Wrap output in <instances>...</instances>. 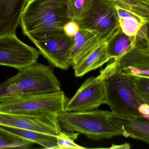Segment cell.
Masks as SVG:
<instances>
[{"instance_id": "1", "label": "cell", "mask_w": 149, "mask_h": 149, "mask_svg": "<svg viewBox=\"0 0 149 149\" xmlns=\"http://www.w3.org/2000/svg\"><path fill=\"white\" fill-rule=\"evenodd\" d=\"M70 20L67 14V0H28L20 25L32 41L63 31Z\"/></svg>"}, {"instance_id": "2", "label": "cell", "mask_w": 149, "mask_h": 149, "mask_svg": "<svg viewBox=\"0 0 149 149\" xmlns=\"http://www.w3.org/2000/svg\"><path fill=\"white\" fill-rule=\"evenodd\" d=\"M111 59L100 74L105 82L106 104L111 111L131 116H141L138 108L144 102L137 93L130 76L121 71L118 68L116 61Z\"/></svg>"}, {"instance_id": "3", "label": "cell", "mask_w": 149, "mask_h": 149, "mask_svg": "<svg viewBox=\"0 0 149 149\" xmlns=\"http://www.w3.org/2000/svg\"><path fill=\"white\" fill-rule=\"evenodd\" d=\"M61 83L51 67L36 63L0 84V98L61 90Z\"/></svg>"}, {"instance_id": "4", "label": "cell", "mask_w": 149, "mask_h": 149, "mask_svg": "<svg viewBox=\"0 0 149 149\" xmlns=\"http://www.w3.org/2000/svg\"><path fill=\"white\" fill-rule=\"evenodd\" d=\"M68 99L62 91L0 98V111L57 117L65 111Z\"/></svg>"}, {"instance_id": "5", "label": "cell", "mask_w": 149, "mask_h": 149, "mask_svg": "<svg viewBox=\"0 0 149 149\" xmlns=\"http://www.w3.org/2000/svg\"><path fill=\"white\" fill-rule=\"evenodd\" d=\"M109 111H64L57 116L62 131L83 134L89 139L98 140L121 136L118 130L108 118Z\"/></svg>"}, {"instance_id": "6", "label": "cell", "mask_w": 149, "mask_h": 149, "mask_svg": "<svg viewBox=\"0 0 149 149\" xmlns=\"http://www.w3.org/2000/svg\"><path fill=\"white\" fill-rule=\"evenodd\" d=\"M77 22L80 29L95 31L106 42L121 29L116 10L109 0H94L83 18Z\"/></svg>"}, {"instance_id": "7", "label": "cell", "mask_w": 149, "mask_h": 149, "mask_svg": "<svg viewBox=\"0 0 149 149\" xmlns=\"http://www.w3.org/2000/svg\"><path fill=\"white\" fill-rule=\"evenodd\" d=\"M32 42L52 66L62 70L71 66L74 37L68 36L63 31H58Z\"/></svg>"}, {"instance_id": "8", "label": "cell", "mask_w": 149, "mask_h": 149, "mask_svg": "<svg viewBox=\"0 0 149 149\" xmlns=\"http://www.w3.org/2000/svg\"><path fill=\"white\" fill-rule=\"evenodd\" d=\"M39 50L22 42L15 34L0 36V65L18 70L37 62Z\"/></svg>"}, {"instance_id": "9", "label": "cell", "mask_w": 149, "mask_h": 149, "mask_svg": "<svg viewBox=\"0 0 149 149\" xmlns=\"http://www.w3.org/2000/svg\"><path fill=\"white\" fill-rule=\"evenodd\" d=\"M107 103L106 87L101 75L91 76L81 85L75 94L67 101L66 111H84L97 109Z\"/></svg>"}, {"instance_id": "10", "label": "cell", "mask_w": 149, "mask_h": 149, "mask_svg": "<svg viewBox=\"0 0 149 149\" xmlns=\"http://www.w3.org/2000/svg\"><path fill=\"white\" fill-rule=\"evenodd\" d=\"M57 117L0 111V125L56 136L62 131Z\"/></svg>"}, {"instance_id": "11", "label": "cell", "mask_w": 149, "mask_h": 149, "mask_svg": "<svg viewBox=\"0 0 149 149\" xmlns=\"http://www.w3.org/2000/svg\"><path fill=\"white\" fill-rule=\"evenodd\" d=\"M116 61L118 69L128 75L149 77V39L138 42L134 47Z\"/></svg>"}, {"instance_id": "12", "label": "cell", "mask_w": 149, "mask_h": 149, "mask_svg": "<svg viewBox=\"0 0 149 149\" xmlns=\"http://www.w3.org/2000/svg\"><path fill=\"white\" fill-rule=\"evenodd\" d=\"M108 118L122 136L149 143V119L142 116H131L112 111H109Z\"/></svg>"}, {"instance_id": "13", "label": "cell", "mask_w": 149, "mask_h": 149, "mask_svg": "<svg viewBox=\"0 0 149 149\" xmlns=\"http://www.w3.org/2000/svg\"><path fill=\"white\" fill-rule=\"evenodd\" d=\"M28 0H0V36L15 34Z\"/></svg>"}, {"instance_id": "14", "label": "cell", "mask_w": 149, "mask_h": 149, "mask_svg": "<svg viewBox=\"0 0 149 149\" xmlns=\"http://www.w3.org/2000/svg\"><path fill=\"white\" fill-rule=\"evenodd\" d=\"M74 43L70 57L71 66L82 61L106 42L96 32L80 29L75 35Z\"/></svg>"}, {"instance_id": "15", "label": "cell", "mask_w": 149, "mask_h": 149, "mask_svg": "<svg viewBox=\"0 0 149 149\" xmlns=\"http://www.w3.org/2000/svg\"><path fill=\"white\" fill-rule=\"evenodd\" d=\"M148 35V30L142 28L136 35L129 36L121 29L106 42L107 49L111 58L117 60L136 46L137 42Z\"/></svg>"}, {"instance_id": "16", "label": "cell", "mask_w": 149, "mask_h": 149, "mask_svg": "<svg viewBox=\"0 0 149 149\" xmlns=\"http://www.w3.org/2000/svg\"><path fill=\"white\" fill-rule=\"evenodd\" d=\"M111 59L107 51L106 42L88 56L73 66L75 76L81 77L90 71L102 67Z\"/></svg>"}, {"instance_id": "17", "label": "cell", "mask_w": 149, "mask_h": 149, "mask_svg": "<svg viewBox=\"0 0 149 149\" xmlns=\"http://www.w3.org/2000/svg\"><path fill=\"white\" fill-rule=\"evenodd\" d=\"M114 5L117 13L119 26L126 35L135 36L143 26L149 24V19Z\"/></svg>"}, {"instance_id": "18", "label": "cell", "mask_w": 149, "mask_h": 149, "mask_svg": "<svg viewBox=\"0 0 149 149\" xmlns=\"http://www.w3.org/2000/svg\"><path fill=\"white\" fill-rule=\"evenodd\" d=\"M0 127L15 133L34 143L39 144L45 149H58L56 136L36 131L18 129L0 125Z\"/></svg>"}, {"instance_id": "19", "label": "cell", "mask_w": 149, "mask_h": 149, "mask_svg": "<svg viewBox=\"0 0 149 149\" xmlns=\"http://www.w3.org/2000/svg\"><path fill=\"white\" fill-rule=\"evenodd\" d=\"M33 143L30 140L0 127V149H29Z\"/></svg>"}, {"instance_id": "20", "label": "cell", "mask_w": 149, "mask_h": 149, "mask_svg": "<svg viewBox=\"0 0 149 149\" xmlns=\"http://www.w3.org/2000/svg\"><path fill=\"white\" fill-rule=\"evenodd\" d=\"M114 5L149 19V0H109Z\"/></svg>"}, {"instance_id": "21", "label": "cell", "mask_w": 149, "mask_h": 149, "mask_svg": "<svg viewBox=\"0 0 149 149\" xmlns=\"http://www.w3.org/2000/svg\"><path fill=\"white\" fill-rule=\"evenodd\" d=\"M94 0H67V14L70 20L82 19L92 6Z\"/></svg>"}, {"instance_id": "22", "label": "cell", "mask_w": 149, "mask_h": 149, "mask_svg": "<svg viewBox=\"0 0 149 149\" xmlns=\"http://www.w3.org/2000/svg\"><path fill=\"white\" fill-rule=\"evenodd\" d=\"M79 133L74 132L61 131L56 136L58 149H84L86 147L77 144L75 141L77 139Z\"/></svg>"}, {"instance_id": "23", "label": "cell", "mask_w": 149, "mask_h": 149, "mask_svg": "<svg viewBox=\"0 0 149 149\" xmlns=\"http://www.w3.org/2000/svg\"><path fill=\"white\" fill-rule=\"evenodd\" d=\"M137 93L145 103L149 104V77L130 76Z\"/></svg>"}, {"instance_id": "24", "label": "cell", "mask_w": 149, "mask_h": 149, "mask_svg": "<svg viewBox=\"0 0 149 149\" xmlns=\"http://www.w3.org/2000/svg\"><path fill=\"white\" fill-rule=\"evenodd\" d=\"M80 29V26L76 21L70 20L63 26V31L68 36L74 37Z\"/></svg>"}, {"instance_id": "25", "label": "cell", "mask_w": 149, "mask_h": 149, "mask_svg": "<svg viewBox=\"0 0 149 149\" xmlns=\"http://www.w3.org/2000/svg\"><path fill=\"white\" fill-rule=\"evenodd\" d=\"M138 111L141 116L149 120V104L143 103L140 104L138 108Z\"/></svg>"}, {"instance_id": "26", "label": "cell", "mask_w": 149, "mask_h": 149, "mask_svg": "<svg viewBox=\"0 0 149 149\" xmlns=\"http://www.w3.org/2000/svg\"><path fill=\"white\" fill-rule=\"evenodd\" d=\"M130 144L128 143H125L121 145L112 144L111 147L108 148L113 149H130Z\"/></svg>"}]
</instances>
